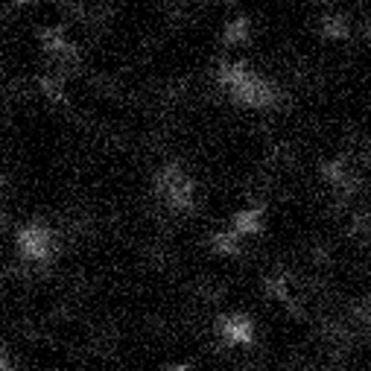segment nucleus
<instances>
[{
  "mask_svg": "<svg viewBox=\"0 0 371 371\" xmlns=\"http://www.w3.org/2000/svg\"><path fill=\"white\" fill-rule=\"evenodd\" d=\"M360 36L365 39V41H371V9L362 15V21H360Z\"/></svg>",
  "mask_w": 371,
  "mask_h": 371,
  "instance_id": "obj_4",
  "label": "nucleus"
},
{
  "mask_svg": "<svg viewBox=\"0 0 371 371\" xmlns=\"http://www.w3.org/2000/svg\"><path fill=\"white\" fill-rule=\"evenodd\" d=\"M319 29L327 39H348L351 36V21L345 15H339V12H330V15H325L319 21Z\"/></svg>",
  "mask_w": 371,
  "mask_h": 371,
  "instance_id": "obj_1",
  "label": "nucleus"
},
{
  "mask_svg": "<svg viewBox=\"0 0 371 371\" xmlns=\"http://www.w3.org/2000/svg\"><path fill=\"white\" fill-rule=\"evenodd\" d=\"M15 4H33V0H15Z\"/></svg>",
  "mask_w": 371,
  "mask_h": 371,
  "instance_id": "obj_5",
  "label": "nucleus"
},
{
  "mask_svg": "<svg viewBox=\"0 0 371 371\" xmlns=\"http://www.w3.org/2000/svg\"><path fill=\"white\" fill-rule=\"evenodd\" d=\"M216 4H228V0H216Z\"/></svg>",
  "mask_w": 371,
  "mask_h": 371,
  "instance_id": "obj_6",
  "label": "nucleus"
},
{
  "mask_svg": "<svg viewBox=\"0 0 371 371\" xmlns=\"http://www.w3.org/2000/svg\"><path fill=\"white\" fill-rule=\"evenodd\" d=\"M260 228V210H245L237 216V231H258Z\"/></svg>",
  "mask_w": 371,
  "mask_h": 371,
  "instance_id": "obj_3",
  "label": "nucleus"
},
{
  "mask_svg": "<svg viewBox=\"0 0 371 371\" xmlns=\"http://www.w3.org/2000/svg\"><path fill=\"white\" fill-rule=\"evenodd\" d=\"M249 33H252L249 21H245V18H237V21H231V24L225 26V41H228V44H243L245 39H249Z\"/></svg>",
  "mask_w": 371,
  "mask_h": 371,
  "instance_id": "obj_2",
  "label": "nucleus"
}]
</instances>
